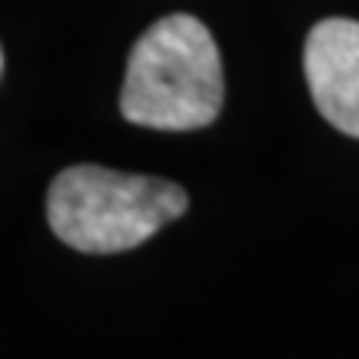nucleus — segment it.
<instances>
[{
    "instance_id": "f257e3e1",
    "label": "nucleus",
    "mask_w": 359,
    "mask_h": 359,
    "mask_svg": "<svg viewBox=\"0 0 359 359\" xmlns=\"http://www.w3.org/2000/svg\"><path fill=\"white\" fill-rule=\"evenodd\" d=\"M223 107V64L213 34L190 13L156 20L130 53L120 90L123 120L147 130H203Z\"/></svg>"
},
{
    "instance_id": "f03ea898",
    "label": "nucleus",
    "mask_w": 359,
    "mask_h": 359,
    "mask_svg": "<svg viewBox=\"0 0 359 359\" xmlns=\"http://www.w3.org/2000/svg\"><path fill=\"white\" fill-rule=\"evenodd\" d=\"M187 213V193L170 180L116 173L93 163L64 170L47 193V219L70 250L107 257L147 243Z\"/></svg>"
},
{
    "instance_id": "7ed1b4c3",
    "label": "nucleus",
    "mask_w": 359,
    "mask_h": 359,
    "mask_svg": "<svg viewBox=\"0 0 359 359\" xmlns=\"http://www.w3.org/2000/svg\"><path fill=\"white\" fill-rule=\"evenodd\" d=\"M309 93L339 133L359 140V24L330 17L309 30L303 50Z\"/></svg>"
},
{
    "instance_id": "20e7f679",
    "label": "nucleus",
    "mask_w": 359,
    "mask_h": 359,
    "mask_svg": "<svg viewBox=\"0 0 359 359\" xmlns=\"http://www.w3.org/2000/svg\"><path fill=\"white\" fill-rule=\"evenodd\" d=\"M0 74H4V53H0Z\"/></svg>"
}]
</instances>
